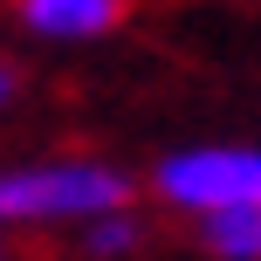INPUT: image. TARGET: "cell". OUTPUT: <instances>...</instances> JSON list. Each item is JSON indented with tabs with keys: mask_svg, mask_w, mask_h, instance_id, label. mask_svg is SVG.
Here are the masks:
<instances>
[{
	"mask_svg": "<svg viewBox=\"0 0 261 261\" xmlns=\"http://www.w3.org/2000/svg\"><path fill=\"white\" fill-rule=\"evenodd\" d=\"M130 199V179L117 165H21L0 172V220H96Z\"/></svg>",
	"mask_w": 261,
	"mask_h": 261,
	"instance_id": "6da1fadb",
	"label": "cell"
},
{
	"mask_svg": "<svg viewBox=\"0 0 261 261\" xmlns=\"http://www.w3.org/2000/svg\"><path fill=\"white\" fill-rule=\"evenodd\" d=\"M83 248H90V254H130V248H138V220H130L124 206L117 213H96L90 234H83Z\"/></svg>",
	"mask_w": 261,
	"mask_h": 261,
	"instance_id": "5b68a950",
	"label": "cell"
},
{
	"mask_svg": "<svg viewBox=\"0 0 261 261\" xmlns=\"http://www.w3.org/2000/svg\"><path fill=\"white\" fill-rule=\"evenodd\" d=\"M7 96H14V69H0V103H7Z\"/></svg>",
	"mask_w": 261,
	"mask_h": 261,
	"instance_id": "8992f818",
	"label": "cell"
},
{
	"mask_svg": "<svg viewBox=\"0 0 261 261\" xmlns=\"http://www.w3.org/2000/svg\"><path fill=\"white\" fill-rule=\"evenodd\" d=\"M158 193L186 213L213 206H254L261 199V151H179L158 165Z\"/></svg>",
	"mask_w": 261,
	"mask_h": 261,
	"instance_id": "7a4b0ae2",
	"label": "cell"
},
{
	"mask_svg": "<svg viewBox=\"0 0 261 261\" xmlns=\"http://www.w3.org/2000/svg\"><path fill=\"white\" fill-rule=\"evenodd\" d=\"M199 241L227 261H261V199L254 206H213L199 213Z\"/></svg>",
	"mask_w": 261,
	"mask_h": 261,
	"instance_id": "277c9868",
	"label": "cell"
},
{
	"mask_svg": "<svg viewBox=\"0 0 261 261\" xmlns=\"http://www.w3.org/2000/svg\"><path fill=\"white\" fill-rule=\"evenodd\" d=\"M130 0H21V21L35 35H62V41H83V35H110L124 21Z\"/></svg>",
	"mask_w": 261,
	"mask_h": 261,
	"instance_id": "3957f363",
	"label": "cell"
}]
</instances>
